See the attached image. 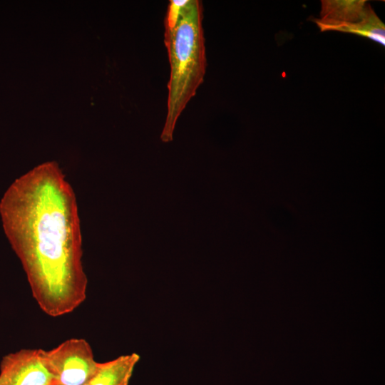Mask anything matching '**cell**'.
<instances>
[{
	"label": "cell",
	"instance_id": "cell-1",
	"mask_svg": "<svg viewBox=\"0 0 385 385\" xmlns=\"http://www.w3.org/2000/svg\"><path fill=\"white\" fill-rule=\"evenodd\" d=\"M4 232L41 309L56 317L86 299L82 237L76 195L56 162L16 179L0 201Z\"/></svg>",
	"mask_w": 385,
	"mask_h": 385
},
{
	"label": "cell",
	"instance_id": "cell-2",
	"mask_svg": "<svg viewBox=\"0 0 385 385\" xmlns=\"http://www.w3.org/2000/svg\"><path fill=\"white\" fill-rule=\"evenodd\" d=\"M203 6L200 0H170L164 43L170 63L167 114L160 139L173 140L176 123L203 83L206 69Z\"/></svg>",
	"mask_w": 385,
	"mask_h": 385
},
{
	"label": "cell",
	"instance_id": "cell-3",
	"mask_svg": "<svg viewBox=\"0 0 385 385\" xmlns=\"http://www.w3.org/2000/svg\"><path fill=\"white\" fill-rule=\"evenodd\" d=\"M321 31H338L369 38L384 46V25L365 1H322Z\"/></svg>",
	"mask_w": 385,
	"mask_h": 385
},
{
	"label": "cell",
	"instance_id": "cell-4",
	"mask_svg": "<svg viewBox=\"0 0 385 385\" xmlns=\"http://www.w3.org/2000/svg\"><path fill=\"white\" fill-rule=\"evenodd\" d=\"M43 356L57 385H83L98 364L90 344L84 339L66 340L51 350H43Z\"/></svg>",
	"mask_w": 385,
	"mask_h": 385
},
{
	"label": "cell",
	"instance_id": "cell-5",
	"mask_svg": "<svg viewBox=\"0 0 385 385\" xmlns=\"http://www.w3.org/2000/svg\"><path fill=\"white\" fill-rule=\"evenodd\" d=\"M0 385H55L41 349H23L4 356L0 364Z\"/></svg>",
	"mask_w": 385,
	"mask_h": 385
},
{
	"label": "cell",
	"instance_id": "cell-6",
	"mask_svg": "<svg viewBox=\"0 0 385 385\" xmlns=\"http://www.w3.org/2000/svg\"><path fill=\"white\" fill-rule=\"evenodd\" d=\"M140 358L137 353H131L106 362H98L95 371L83 385H129Z\"/></svg>",
	"mask_w": 385,
	"mask_h": 385
},
{
	"label": "cell",
	"instance_id": "cell-7",
	"mask_svg": "<svg viewBox=\"0 0 385 385\" xmlns=\"http://www.w3.org/2000/svg\"><path fill=\"white\" fill-rule=\"evenodd\" d=\"M55 385H57V384H55Z\"/></svg>",
	"mask_w": 385,
	"mask_h": 385
}]
</instances>
